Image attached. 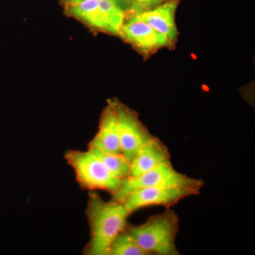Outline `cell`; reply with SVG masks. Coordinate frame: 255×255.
<instances>
[{"label":"cell","instance_id":"obj_1","mask_svg":"<svg viewBox=\"0 0 255 255\" xmlns=\"http://www.w3.org/2000/svg\"><path fill=\"white\" fill-rule=\"evenodd\" d=\"M130 215L123 201H105L98 193L90 191L86 209L90 241L84 254L108 255L112 241L126 229Z\"/></svg>","mask_w":255,"mask_h":255},{"label":"cell","instance_id":"obj_2","mask_svg":"<svg viewBox=\"0 0 255 255\" xmlns=\"http://www.w3.org/2000/svg\"><path fill=\"white\" fill-rule=\"evenodd\" d=\"M179 229V219L172 210L150 216L139 226L128 223L125 231L148 255H179L175 245Z\"/></svg>","mask_w":255,"mask_h":255},{"label":"cell","instance_id":"obj_3","mask_svg":"<svg viewBox=\"0 0 255 255\" xmlns=\"http://www.w3.org/2000/svg\"><path fill=\"white\" fill-rule=\"evenodd\" d=\"M64 157L84 190L107 191L112 195L118 189L122 179L114 177L90 150H68Z\"/></svg>","mask_w":255,"mask_h":255},{"label":"cell","instance_id":"obj_4","mask_svg":"<svg viewBox=\"0 0 255 255\" xmlns=\"http://www.w3.org/2000/svg\"><path fill=\"white\" fill-rule=\"evenodd\" d=\"M204 183L200 179L178 172L172 165L162 164L135 177L122 179L112 199L121 201L132 191L145 187H183L200 191Z\"/></svg>","mask_w":255,"mask_h":255},{"label":"cell","instance_id":"obj_5","mask_svg":"<svg viewBox=\"0 0 255 255\" xmlns=\"http://www.w3.org/2000/svg\"><path fill=\"white\" fill-rule=\"evenodd\" d=\"M117 114L122 153L130 163L146 142L153 137L135 111L117 100H110Z\"/></svg>","mask_w":255,"mask_h":255},{"label":"cell","instance_id":"obj_6","mask_svg":"<svg viewBox=\"0 0 255 255\" xmlns=\"http://www.w3.org/2000/svg\"><path fill=\"white\" fill-rule=\"evenodd\" d=\"M200 191L183 187L140 188L127 194L122 199L130 214L150 206L169 208L190 196L198 195Z\"/></svg>","mask_w":255,"mask_h":255},{"label":"cell","instance_id":"obj_7","mask_svg":"<svg viewBox=\"0 0 255 255\" xmlns=\"http://www.w3.org/2000/svg\"><path fill=\"white\" fill-rule=\"evenodd\" d=\"M121 36L145 53L163 48L170 43L167 37L132 15L124 23Z\"/></svg>","mask_w":255,"mask_h":255},{"label":"cell","instance_id":"obj_8","mask_svg":"<svg viewBox=\"0 0 255 255\" xmlns=\"http://www.w3.org/2000/svg\"><path fill=\"white\" fill-rule=\"evenodd\" d=\"M162 164L172 165L170 153L167 146L153 136L140 147L132 159L128 177L141 175Z\"/></svg>","mask_w":255,"mask_h":255},{"label":"cell","instance_id":"obj_9","mask_svg":"<svg viewBox=\"0 0 255 255\" xmlns=\"http://www.w3.org/2000/svg\"><path fill=\"white\" fill-rule=\"evenodd\" d=\"M90 147L110 153L122 154L117 114L110 101L101 116L98 132L88 144Z\"/></svg>","mask_w":255,"mask_h":255},{"label":"cell","instance_id":"obj_10","mask_svg":"<svg viewBox=\"0 0 255 255\" xmlns=\"http://www.w3.org/2000/svg\"><path fill=\"white\" fill-rule=\"evenodd\" d=\"M177 4V1L172 0L159 4L152 9L132 15L145 21L151 27L167 37L171 43L174 41L177 36L175 23V12Z\"/></svg>","mask_w":255,"mask_h":255},{"label":"cell","instance_id":"obj_11","mask_svg":"<svg viewBox=\"0 0 255 255\" xmlns=\"http://www.w3.org/2000/svg\"><path fill=\"white\" fill-rule=\"evenodd\" d=\"M65 13L92 28L110 33V28L99 0H87L65 6Z\"/></svg>","mask_w":255,"mask_h":255},{"label":"cell","instance_id":"obj_12","mask_svg":"<svg viewBox=\"0 0 255 255\" xmlns=\"http://www.w3.org/2000/svg\"><path fill=\"white\" fill-rule=\"evenodd\" d=\"M88 150L100 159L114 177L119 179L129 177L130 163L122 154L110 153L93 147H90Z\"/></svg>","mask_w":255,"mask_h":255},{"label":"cell","instance_id":"obj_13","mask_svg":"<svg viewBox=\"0 0 255 255\" xmlns=\"http://www.w3.org/2000/svg\"><path fill=\"white\" fill-rule=\"evenodd\" d=\"M108 255H149L135 240L124 230L119 233L109 248Z\"/></svg>","mask_w":255,"mask_h":255},{"label":"cell","instance_id":"obj_14","mask_svg":"<svg viewBox=\"0 0 255 255\" xmlns=\"http://www.w3.org/2000/svg\"><path fill=\"white\" fill-rule=\"evenodd\" d=\"M164 0H132L129 8L130 15L142 12L162 4Z\"/></svg>","mask_w":255,"mask_h":255},{"label":"cell","instance_id":"obj_15","mask_svg":"<svg viewBox=\"0 0 255 255\" xmlns=\"http://www.w3.org/2000/svg\"><path fill=\"white\" fill-rule=\"evenodd\" d=\"M119 4L122 6L124 10L126 9H129L130 4H131L132 0H117Z\"/></svg>","mask_w":255,"mask_h":255},{"label":"cell","instance_id":"obj_16","mask_svg":"<svg viewBox=\"0 0 255 255\" xmlns=\"http://www.w3.org/2000/svg\"><path fill=\"white\" fill-rule=\"evenodd\" d=\"M64 4V6H69V5H73L78 4V3L82 2V1H87V0H60Z\"/></svg>","mask_w":255,"mask_h":255}]
</instances>
